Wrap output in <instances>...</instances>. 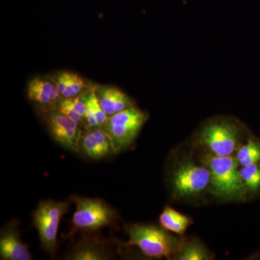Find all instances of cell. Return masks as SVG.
I'll return each mask as SVG.
<instances>
[{"mask_svg":"<svg viewBox=\"0 0 260 260\" xmlns=\"http://www.w3.org/2000/svg\"><path fill=\"white\" fill-rule=\"evenodd\" d=\"M203 164L210 172L211 194L223 200H246L248 190L238 169L237 158L210 154L203 158Z\"/></svg>","mask_w":260,"mask_h":260,"instance_id":"obj_1","label":"cell"},{"mask_svg":"<svg viewBox=\"0 0 260 260\" xmlns=\"http://www.w3.org/2000/svg\"><path fill=\"white\" fill-rule=\"evenodd\" d=\"M126 231L129 238L126 246H137L148 257L174 259L184 242L162 226L131 224Z\"/></svg>","mask_w":260,"mask_h":260,"instance_id":"obj_2","label":"cell"},{"mask_svg":"<svg viewBox=\"0 0 260 260\" xmlns=\"http://www.w3.org/2000/svg\"><path fill=\"white\" fill-rule=\"evenodd\" d=\"M70 199L75 205V212L68 237L78 232H95L102 228L112 226L119 218L117 211L102 199L78 195H72Z\"/></svg>","mask_w":260,"mask_h":260,"instance_id":"obj_3","label":"cell"},{"mask_svg":"<svg viewBox=\"0 0 260 260\" xmlns=\"http://www.w3.org/2000/svg\"><path fill=\"white\" fill-rule=\"evenodd\" d=\"M71 200L56 201L42 200L32 213V223L39 233L43 250L53 256L57 249L59 223L69 210Z\"/></svg>","mask_w":260,"mask_h":260,"instance_id":"obj_4","label":"cell"},{"mask_svg":"<svg viewBox=\"0 0 260 260\" xmlns=\"http://www.w3.org/2000/svg\"><path fill=\"white\" fill-rule=\"evenodd\" d=\"M148 119V114L135 107L108 117L102 128L112 140L115 153L131 146Z\"/></svg>","mask_w":260,"mask_h":260,"instance_id":"obj_5","label":"cell"},{"mask_svg":"<svg viewBox=\"0 0 260 260\" xmlns=\"http://www.w3.org/2000/svg\"><path fill=\"white\" fill-rule=\"evenodd\" d=\"M240 126L227 119L208 123L199 134V143L213 155H232L239 146Z\"/></svg>","mask_w":260,"mask_h":260,"instance_id":"obj_6","label":"cell"},{"mask_svg":"<svg viewBox=\"0 0 260 260\" xmlns=\"http://www.w3.org/2000/svg\"><path fill=\"white\" fill-rule=\"evenodd\" d=\"M51 138L60 146L79 153V141L83 128L68 116L54 109L41 113Z\"/></svg>","mask_w":260,"mask_h":260,"instance_id":"obj_7","label":"cell"},{"mask_svg":"<svg viewBox=\"0 0 260 260\" xmlns=\"http://www.w3.org/2000/svg\"><path fill=\"white\" fill-rule=\"evenodd\" d=\"M210 182V172L207 167L191 161L181 164L172 179L174 192L178 196L190 197L205 190Z\"/></svg>","mask_w":260,"mask_h":260,"instance_id":"obj_8","label":"cell"},{"mask_svg":"<svg viewBox=\"0 0 260 260\" xmlns=\"http://www.w3.org/2000/svg\"><path fill=\"white\" fill-rule=\"evenodd\" d=\"M20 221L13 219L2 228L0 232V259L31 260L28 246L20 238Z\"/></svg>","mask_w":260,"mask_h":260,"instance_id":"obj_9","label":"cell"},{"mask_svg":"<svg viewBox=\"0 0 260 260\" xmlns=\"http://www.w3.org/2000/svg\"><path fill=\"white\" fill-rule=\"evenodd\" d=\"M27 95L40 113L56 109L61 99L55 82L51 77L32 78L27 87Z\"/></svg>","mask_w":260,"mask_h":260,"instance_id":"obj_10","label":"cell"},{"mask_svg":"<svg viewBox=\"0 0 260 260\" xmlns=\"http://www.w3.org/2000/svg\"><path fill=\"white\" fill-rule=\"evenodd\" d=\"M79 153L87 158L99 160L115 153L112 140L102 127L83 129L79 141Z\"/></svg>","mask_w":260,"mask_h":260,"instance_id":"obj_11","label":"cell"},{"mask_svg":"<svg viewBox=\"0 0 260 260\" xmlns=\"http://www.w3.org/2000/svg\"><path fill=\"white\" fill-rule=\"evenodd\" d=\"M112 248L107 239L86 236L73 246L65 259L68 260H107L112 259Z\"/></svg>","mask_w":260,"mask_h":260,"instance_id":"obj_12","label":"cell"},{"mask_svg":"<svg viewBox=\"0 0 260 260\" xmlns=\"http://www.w3.org/2000/svg\"><path fill=\"white\" fill-rule=\"evenodd\" d=\"M94 92L108 117L135 107L133 101L126 94L112 85H94Z\"/></svg>","mask_w":260,"mask_h":260,"instance_id":"obj_13","label":"cell"},{"mask_svg":"<svg viewBox=\"0 0 260 260\" xmlns=\"http://www.w3.org/2000/svg\"><path fill=\"white\" fill-rule=\"evenodd\" d=\"M51 78L55 82L59 93L63 99L79 96L91 88L79 75L73 72H58Z\"/></svg>","mask_w":260,"mask_h":260,"instance_id":"obj_14","label":"cell"},{"mask_svg":"<svg viewBox=\"0 0 260 260\" xmlns=\"http://www.w3.org/2000/svg\"><path fill=\"white\" fill-rule=\"evenodd\" d=\"M83 94L73 99L61 98L56 109L76 121L85 129L87 128L86 105L83 100Z\"/></svg>","mask_w":260,"mask_h":260,"instance_id":"obj_15","label":"cell"},{"mask_svg":"<svg viewBox=\"0 0 260 260\" xmlns=\"http://www.w3.org/2000/svg\"><path fill=\"white\" fill-rule=\"evenodd\" d=\"M83 98L86 105L87 128L95 126L102 127L107 120L108 116L103 111L95 96L94 86H91V88L85 92L83 94Z\"/></svg>","mask_w":260,"mask_h":260,"instance_id":"obj_16","label":"cell"},{"mask_svg":"<svg viewBox=\"0 0 260 260\" xmlns=\"http://www.w3.org/2000/svg\"><path fill=\"white\" fill-rule=\"evenodd\" d=\"M160 225L169 232L177 234H184L190 225L191 220L189 217L183 215L170 207H167L160 214Z\"/></svg>","mask_w":260,"mask_h":260,"instance_id":"obj_17","label":"cell"},{"mask_svg":"<svg viewBox=\"0 0 260 260\" xmlns=\"http://www.w3.org/2000/svg\"><path fill=\"white\" fill-rule=\"evenodd\" d=\"M236 158L242 167L260 162V140L254 137L249 138L238 149Z\"/></svg>","mask_w":260,"mask_h":260,"instance_id":"obj_18","label":"cell"},{"mask_svg":"<svg viewBox=\"0 0 260 260\" xmlns=\"http://www.w3.org/2000/svg\"><path fill=\"white\" fill-rule=\"evenodd\" d=\"M174 259L179 260H205L212 259L205 246L198 240H191L183 242L180 250L174 256Z\"/></svg>","mask_w":260,"mask_h":260,"instance_id":"obj_19","label":"cell"},{"mask_svg":"<svg viewBox=\"0 0 260 260\" xmlns=\"http://www.w3.org/2000/svg\"><path fill=\"white\" fill-rule=\"evenodd\" d=\"M240 174L248 191L255 194L260 190V162L243 167Z\"/></svg>","mask_w":260,"mask_h":260,"instance_id":"obj_20","label":"cell"}]
</instances>
